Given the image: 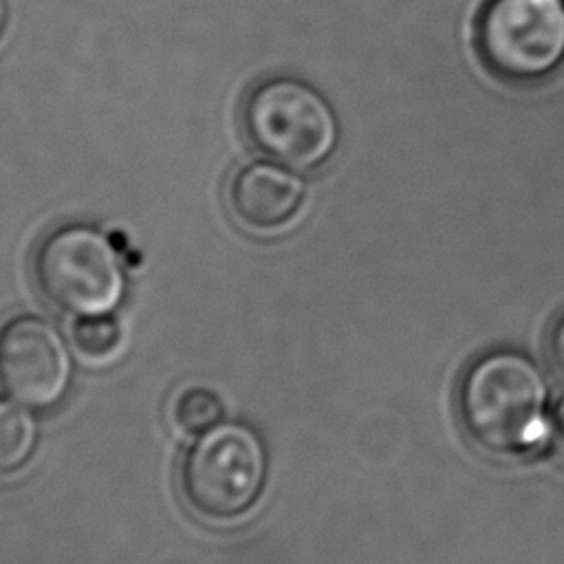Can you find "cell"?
<instances>
[{
    "mask_svg": "<svg viewBox=\"0 0 564 564\" xmlns=\"http://www.w3.org/2000/svg\"><path fill=\"white\" fill-rule=\"evenodd\" d=\"M549 383L542 368L511 348L476 357L460 375L456 410L465 434L487 454L518 456L546 434Z\"/></svg>",
    "mask_w": 564,
    "mask_h": 564,
    "instance_id": "6da1fadb",
    "label": "cell"
},
{
    "mask_svg": "<svg viewBox=\"0 0 564 564\" xmlns=\"http://www.w3.org/2000/svg\"><path fill=\"white\" fill-rule=\"evenodd\" d=\"M269 458L260 434L242 421H220L196 434L178 463V494L209 524L242 520L262 498Z\"/></svg>",
    "mask_w": 564,
    "mask_h": 564,
    "instance_id": "7a4b0ae2",
    "label": "cell"
},
{
    "mask_svg": "<svg viewBox=\"0 0 564 564\" xmlns=\"http://www.w3.org/2000/svg\"><path fill=\"white\" fill-rule=\"evenodd\" d=\"M31 273L44 302L75 319L108 315L126 295V273L115 245L86 223L46 231L33 249Z\"/></svg>",
    "mask_w": 564,
    "mask_h": 564,
    "instance_id": "3957f363",
    "label": "cell"
},
{
    "mask_svg": "<svg viewBox=\"0 0 564 564\" xmlns=\"http://www.w3.org/2000/svg\"><path fill=\"white\" fill-rule=\"evenodd\" d=\"M249 143L269 161L308 172L330 159L339 141L337 115L322 93L297 77L258 82L242 101Z\"/></svg>",
    "mask_w": 564,
    "mask_h": 564,
    "instance_id": "277c9868",
    "label": "cell"
},
{
    "mask_svg": "<svg viewBox=\"0 0 564 564\" xmlns=\"http://www.w3.org/2000/svg\"><path fill=\"white\" fill-rule=\"evenodd\" d=\"M476 48L502 82L527 86L551 77L564 64V0H487Z\"/></svg>",
    "mask_w": 564,
    "mask_h": 564,
    "instance_id": "5b68a950",
    "label": "cell"
},
{
    "mask_svg": "<svg viewBox=\"0 0 564 564\" xmlns=\"http://www.w3.org/2000/svg\"><path fill=\"white\" fill-rule=\"evenodd\" d=\"M73 383V357L53 322L20 313L0 324V390L31 410L55 408Z\"/></svg>",
    "mask_w": 564,
    "mask_h": 564,
    "instance_id": "8992f818",
    "label": "cell"
},
{
    "mask_svg": "<svg viewBox=\"0 0 564 564\" xmlns=\"http://www.w3.org/2000/svg\"><path fill=\"white\" fill-rule=\"evenodd\" d=\"M304 181L295 170L275 161L242 165L227 185L231 216L249 231L275 234L286 229L304 205Z\"/></svg>",
    "mask_w": 564,
    "mask_h": 564,
    "instance_id": "52a82bcc",
    "label": "cell"
},
{
    "mask_svg": "<svg viewBox=\"0 0 564 564\" xmlns=\"http://www.w3.org/2000/svg\"><path fill=\"white\" fill-rule=\"evenodd\" d=\"M40 427L31 408L0 399V480L20 476L35 456Z\"/></svg>",
    "mask_w": 564,
    "mask_h": 564,
    "instance_id": "ba28073f",
    "label": "cell"
},
{
    "mask_svg": "<svg viewBox=\"0 0 564 564\" xmlns=\"http://www.w3.org/2000/svg\"><path fill=\"white\" fill-rule=\"evenodd\" d=\"M172 416L183 432L200 434L223 421L225 405L214 390L205 386H189L176 394Z\"/></svg>",
    "mask_w": 564,
    "mask_h": 564,
    "instance_id": "9c48e42d",
    "label": "cell"
},
{
    "mask_svg": "<svg viewBox=\"0 0 564 564\" xmlns=\"http://www.w3.org/2000/svg\"><path fill=\"white\" fill-rule=\"evenodd\" d=\"M70 339L82 355L90 359H104L121 346L123 333L119 319L108 313L95 317H77L70 326Z\"/></svg>",
    "mask_w": 564,
    "mask_h": 564,
    "instance_id": "30bf717a",
    "label": "cell"
},
{
    "mask_svg": "<svg viewBox=\"0 0 564 564\" xmlns=\"http://www.w3.org/2000/svg\"><path fill=\"white\" fill-rule=\"evenodd\" d=\"M549 355L557 372L564 377V313L553 322L549 333Z\"/></svg>",
    "mask_w": 564,
    "mask_h": 564,
    "instance_id": "8fae6325",
    "label": "cell"
},
{
    "mask_svg": "<svg viewBox=\"0 0 564 564\" xmlns=\"http://www.w3.org/2000/svg\"><path fill=\"white\" fill-rule=\"evenodd\" d=\"M549 430H551L553 445L557 447L560 454H564V397L560 399V403L553 410V419L549 423Z\"/></svg>",
    "mask_w": 564,
    "mask_h": 564,
    "instance_id": "7c38bea8",
    "label": "cell"
},
{
    "mask_svg": "<svg viewBox=\"0 0 564 564\" xmlns=\"http://www.w3.org/2000/svg\"><path fill=\"white\" fill-rule=\"evenodd\" d=\"M7 26V0H0V37L4 33Z\"/></svg>",
    "mask_w": 564,
    "mask_h": 564,
    "instance_id": "4fadbf2b",
    "label": "cell"
}]
</instances>
